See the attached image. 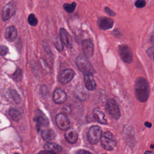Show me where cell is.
<instances>
[{
  "instance_id": "7402d4cb",
  "label": "cell",
  "mask_w": 154,
  "mask_h": 154,
  "mask_svg": "<svg viewBox=\"0 0 154 154\" xmlns=\"http://www.w3.org/2000/svg\"><path fill=\"white\" fill-rule=\"evenodd\" d=\"M8 112H9L10 116L14 121L18 122L21 118V114L17 109L15 108H11L9 110Z\"/></svg>"
},
{
  "instance_id": "e0dca14e",
  "label": "cell",
  "mask_w": 154,
  "mask_h": 154,
  "mask_svg": "<svg viewBox=\"0 0 154 154\" xmlns=\"http://www.w3.org/2000/svg\"><path fill=\"white\" fill-rule=\"evenodd\" d=\"M4 35L7 40L10 42L14 41L17 35V31L16 27L14 26H8L5 29Z\"/></svg>"
},
{
  "instance_id": "8992f818",
  "label": "cell",
  "mask_w": 154,
  "mask_h": 154,
  "mask_svg": "<svg viewBox=\"0 0 154 154\" xmlns=\"http://www.w3.org/2000/svg\"><path fill=\"white\" fill-rule=\"evenodd\" d=\"M16 5L13 2H8L5 5L2 11V19L6 21L11 18L16 13Z\"/></svg>"
},
{
  "instance_id": "44dd1931",
  "label": "cell",
  "mask_w": 154,
  "mask_h": 154,
  "mask_svg": "<svg viewBox=\"0 0 154 154\" xmlns=\"http://www.w3.org/2000/svg\"><path fill=\"white\" fill-rule=\"evenodd\" d=\"M44 148L45 150L51 151L54 153H57V152H60L62 150V147L55 143H47L45 144Z\"/></svg>"
},
{
  "instance_id": "277c9868",
  "label": "cell",
  "mask_w": 154,
  "mask_h": 154,
  "mask_svg": "<svg viewBox=\"0 0 154 154\" xmlns=\"http://www.w3.org/2000/svg\"><path fill=\"white\" fill-rule=\"evenodd\" d=\"M102 137V129L99 126H91L88 132L87 138L89 142L92 144H97Z\"/></svg>"
},
{
  "instance_id": "836d02e7",
  "label": "cell",
  "mask_w": 154,
  "mask_h": 154,
  "mask_svg": "<svg viewBox=\"0 0 154 154\" xmlns=\"http://www.w3.org/2000/svg\"><path fill=\"white\" fill-rule=\"evenodd\" d=\"M41 91H42L43 94H46V91L48 92V88L45 85H43L41 88Z\"/></svg>"
},
{
  "instance_id": "3957f363",
  "label": "cell",
  "mask_w": 154,
  "mask_h": 154,
  "mask_svg": "<svg viewBox=\"0 0 154 154\" xmlns=\"http://www.w3.org/2000/svg\"><path fill=\"white\" fill-rule=\"evenodd\" d=\"M100 143L102 146L105 150H111L116 147L117 140L112 134L109 132H106L101 137Z\"/></svg>"
},
{
  "instance_id": "e575fe53",
  "label": "cell",
  "mask_w": 154,
  "mask_h": 154,
  "mask_svg": "<svg viewBox=\"0 0 154 154\" xmlns=\"http://www.w3.org/2000/svg\"><path fill=\"white\" fill-rule=\"evenodd\" d=\"M144 125H145V126H147V128H150V127L152 126V124H151L150 123H149V122H145Z\"/></svg>"
},
{
  "instance_id": "5bb4252c",
  "label": "cell",
  "mask_w": 154,
  "mask_h": 154,
  "mask_svg": "<svg viewBox=\"0 0 154 154\" xmlns=\"http://www.w3.org/2000/svg\"><path fill=\"white\" fill-rule=\"evenodd\" d=\"M97 24L101 29L107 30L111 29L114 25V21L109 17H101L98 19Z\"/></svg>"
},
{
  "instance_id": "4dcf8cb0",
  "label": "cell",
  "mask_w": 154,
  "mask_h": 154,
  "mask_svg": "<svg viewBox=\"0 0 154 154\" xmlns=\"http://www.w3.org/2000/svg\"><path fill=\"white\" fill-rule=\"evenodd\" d=\"M147 54L149 55H153V58L154 60V46L150 48L148 51H147Z\"/></svg>"
},
{
  "instance_id": "d590c367",
  "label": "cell",
  "mask_w": 154,
  "mask_h": 154,
  "mask_svg": "<svg viewBox=\"0 0 154 154\" xmlns=\"http://www.w3.org/2000/svg\"><path fill=\"white\" fill-rule=\"evenodd\" d=\"M144 154H154V152H152V151H146Z\"/></svg>"
},
{
  "instance_id": "f35d334b",
  "label": "cell",
  "mask_w": 154,
  "mask_h": 154,
  "mask_svg": "<svg viewBox=\"0 0 154 154\" xmlns=\"http://www.w3.org/2000/svg\"><path fill=\"white\" fill-rule=\"evenodd\" d=\"M103 154H108V153H103Z\"/></svg>"
},
{
  "instance_id": "8d00e7d4",
  "label": "cell",
  "mask_w": 154,
  "mask_h": 154,
  "mask_svg": "<svg viewBox=\"0 0 154 154\" xmlns=\"http://www.w3.org/2000/svg\"><path fill=\"white\" fill-rule=\"evenodd\" d=\"M150 41H151L152 42H154V34H153V35H152V37H151V40H150Z\"/></svg>"
},
{
  "instance_id": "ffe728a7",
  "label": "cell",
  "mask_w": 154,
  "mask_h": 154,
  "mask_svg": "<svg viewBox=\"0 0 154 154\" xmlns=\"http://www.w3.org/2000/svg\"><path fill=\"white\" fill-rule=\"evenodd\" d=\"M56 136L55 132L50 129H46L42 132V137L45 141H50L53 140Z\"/></svg>"
},
{
  "instance_id": "7a4b0ae2",
  "label": "cell",
  "mask_w": 154,
  "mask_h": 154,
  "mask_svg": "<svg viewBox=\"0 0 154 154\" xmlns=\"http://www.w3.org/2000/svg\"><path fill=\"white\" fill-rule=\"evenodd\" d=\"M75 64L78 69L84 75L93 73L94 69L85 55H79L75 59Z\"/></svg>"
},
{
  "instance_id": "484cf974",
  "label": "cell",
  "mask_w": 154,
  "mask_h": 154,
  "mask_svg": "<svg viewBox=\"0 0 154 154\" xmlns=\"http://www.w3.org/2000/svg\"><path fill=\"white\" fill-rule=\"evenodd\" d=\"M22 72L20 69H17L13 75V78L16 81H19L22 78Z\"/></svg>"
},
{
  "instance_id": "1f68e13d",
  "label": "cell",
  "mask_w": 154,
  "mask_h": 154,
  "mask_svg": "<svg viewBox=\"0 0 154 154\" xmlns=\"http://www.w3.org/2000/svg\"><path fill=\"white\" fill-rule=\"evenodd\" d=\"M76 154H91V153H90L89 152L87 151V150H78Z\"/></svg>"
},
{
  "instance_id": "d6a6232c",
  "label": "cell",
  "mask_w": 154,
  "mask_h": 154,
  "mask_svg": "<svg viewBox=\"0 0 154 154\" xmlns=\"http://www.w3.org/2000/svg\"><path fill=\"white\" fill-rule=\"evenodd\" d=\"M37 154H56V153H54V152H52L48 151V150H44V151H41Z\"/></svg>"
},
{
  "instance_id": "9c48e42d",
  "label": "cell",
  "mask_w": 154,
  "mask_h": 154,
  "mask_svg": "<svg viewBox=\"0 0 154 154\" xmlns=\"http://www.w3.org/2000/svg\"><path fill=\"white\" fill-rule=\"evenodd\" d=\"M55 122L57 126L62 130H66L70 127V121L67 116L64 113L57 114L55 117Z\"/></svg>"
},
{
  "instance_id": "f1b7e54d",
  "label": "cell",
  "mask_w": 154,
  "mask_h": 154,
  "mask_svg": "<svg viewBox=\"0 0 154 154\" xmlns=\"http://www.w3.org/2000/svg\"><path fill=\"white\" fill-rule=\"evenodd\" d=\"M135 5L137 8H143L146 5V1L144 0H137L136 1Z\"/></svg>"
},
{
  "instance_id": "30bf717a",
  "label": "cell",
  "mask_w": 154,
  "mask_h": 154,
  "mask_svg": "<svg viewBox=\"0 0 154 154\" xmlns=\"http://www.w3.org/2000/svg\"><path fill=\"white\" fill-rule=\"evenodd\" d=\"M75 76V72L71 69H67L62 71L58 76L59 81L63 84H67L72 81Z\"/></svg>"
},
{
  "instance_id": "603a6c76",
  "label": "cell",
  "mask_w": 154,
  "mask_h": 154,
  "mask_svg": "<svg viewBox=\"0 0 154 154\" xmlns=\"http://www.w3.org/2000/svg\"><path fill=\"white\" fill-rule=\"evenodd\" d=\"M10 97L12 98V99L17 103H20V97L17 91L14 90H10Z\"/></svg>"
},
{
  "instance_id": "d6986e66",
  "label": "cell",
  "mask_w": 154,
  "mask_h": 154,
  "mask_svg": "<svg viewBox=\"0 0 154 154\" xmlns=\"http://www.w3.org/2000/svg\"><path fill=\"white\" fill-rule=\"evenodd\" d=\"M93 115L94 119L101 124L106 123V119L104 113L98 108H96L93 111Z\"/></svg>"
},
{
  "instance_id": "7c38bea8",
  "label": "cell",
  "mask_w": 154,
  "mask_h": 154,
  "mask_svg": "<svg viewBox=\"0 0 154 154\" xmlns=\"http://www.w3.org/2000/svg\"><path fill=\"white\" fill-rule=\"evenodd\" d=\"M53 100L56 103H63L67 100V94L63 90L57 88L54 92Z\"/></svg>"
},
{
  "instance_id": "4316f807",
  "label": "cell",
  "mask_w": 154,
  "mask_h": 154,
  "mask_svg": "<svg viewBox=\"0 0 154 154\" xmlns=\"http://www.w3.org/2000/svg\"><path fill=\"white\" fill-rule=\"evenodd\" d=\"M54 44L57 49L59 51H62L63 50V45H62V42L60 38H57L55 39V41L54 42Z\"/></svg>"
},
{
  "instance_id": "f546056e",
  "label": "cell",
  "mask_w": 154,
  "mask_h": 154,
  "mask_svg": "<svg viewBox=\"0 0 154 154\" xmlns=\"http://www.w3.org/2000/svg\"><path fill=\"white\" fill-rule=\"evenodd\" d=\"M105 12H106L107 14H108L110 15V16H115V13H114L112 10H111L109 7H106L105 8Z\"/></svg>"
},
{
  "instance_id": "ac0fdd59",
  "label": "cell",
  "mask_w": 154,
  "mask_h": 154,
  "mask_svg": "<svg viewBox=\"0 0 154 154\" xmlns=\"http://www.w3.org/2000/svg\"><path fill=\"white\" fill-rule=\"evenodd\" d=\"M64 137L66 140L71 144H73L76 142L78 140V134L75 130L72 128H68L64 134Z\"/></svg>"
},
{
  "instance_id": "9a60e30c",
  "label": "cell",
  "mask_w": 154,
  "mask_h": 154,
  "mask_svg": "<svg viewBox=\"0 0 154 154\" xmlns=\"http://www.w3.org/2000/svg\"><path fill=\"white\" fill-rule=\"evenodd\" d=\"M84 84L85 88L90 91L94 90L96 88V84L95 80L94 79L93 73H88L84 75Z\"/></svg>"
},
{
  "instance_id": "d4e9b609",
  "label": "cell",
  "mask_w": 154,
  "mask_h": 154,
  "mask_svg": "<svg viewBox=\"0 0 154 154\" xmlns=\"http://www.w3.org/2000/svg\"><path fill=\"white\" fill-rule=\"evenodd\" d=\"M28 22L29 24L31 26H35L38 23L37 19L36 18V17L34 14H30L29 15L28 17Z\"/></svg>"
},
{
  "instance_id": "cb8c5ba5",
  "label": "cell",
  "mask_w": 154,
  "mask_h": 154,
  "mask_svg": "<svg viewBox=\"0 0 154 154\" xmlns=\"http://www.w3.org/2000/svg\"><path fill=\"white\" fill-rule=\"evenodd\" d=\"M76 7V3L72 2V4H67L66 3L63 5V8L65 11H66L67 13H72Z\"/></svg>"
},
{
  "instance_id": "83f0119b",
  "label": "cell",
  "mask_w": 154,
  "mask_h": 154,
  "mask_svg": "<svg viewBox=\"0 0 154 154\" xmlns=\"http://www.w3.org/2000/svg\"><path fill=\"white\" fill-rule=\"evenodd\" d=\"M8 52V49L7 46L4 45H0V55L2 56H5Z\"/></svg>"
},
{
  "instance_id": "8fae6325",
  "label": "cell",
  "mask_w": 154,
  "mask_h": 154,
  "mask_svg": "<svg viewBox=\"0 0 154 154\" xmlns=\"http://www.w3.org/2000/svg\"><path fill=\"white\" fill-rule=\"evenodd\" d=\"M82 49L84 55L87 58H91L93 56L94 53V46L90 40L86 39L82 42Z\"/></svg>"
},
{
  "instance_id": "4fadbf2b",
  "label": "cell",
  "mask_w": 154,
  "mask_h": 154,
  "mask_svg": "<svg viewBox=\"0 0 154 154\" xmlns=\"http://www.w3.org/2000/svg\"><path fill=\"white\" fill-rule=\"evenodd\" d=\"M60 36L62 43L68 48H72L73 46L72 39L69 32L64 28L60 29Z\"/></svg>"
},
{
  "instance_id": "ba28073f",
  "label": "cell",
  "mask_w": 154,
  "mask_h": 154,
  "mask_svg": "<svg viewBox=\"0 0 154 154\" xmlns=\"http://www.w3.org/2000/svg\"><path fill=\"white\" fill-rule=\"evenodd\" d=\"M38 131H40L42 128L47 127L49 125V120L46 116L41 111H38L34 118Z\"/></svg>"
},
{
  "instance_id": "2e32d148",
  "label": "cell",
  "mask_w": 154,
  "mask_h": 154,
  "mask_svg": "<svg viewBox=\"0 0 154 154\" xmlns=\"http://www.w3.org/2000/svg\"><path fill=\"white\" fill-rule=\"evenodd\" d=\"M75 94V96L81 101H85L87 100L89 97V94L87 90V88L81 85L78 86L76 88Z\"/></svg>"
},
{
  "instance_id": "74e56055",
  "label": "cell",
  "mask_w": 154,
  "mask_h": 154,
  "mask_svg": "<svg viewBox=\"0 0 154 154\" xmlns=\"http://www.w3.org/2000/svg\"><path fill=\"white\" fill-rule=\"evenodd\" d=\"M14 154H19V153H14Z\"/></svg>"
},
{
  "instance_id": "52a82bcc",
  "label": "cell",
  "mask_w": 154,
  "mask_h": 154,
  "mask_svg": "<svg viewBox=\"0 0 154 154\" xmlns=\"http://www.w3.org/2000/svg\"><path fill=\"white\" fill-rule=\"evenodd\" d=\"M119 55L122 60L126 63H130L132 61V53L130 48L126 45H120L119 48Z\"/></svg>"
},
{
  "instance_id": "6da1fadb",
  "label": "cell",
  "mask_w": 154,
  "mask_h": 154,
  "mask_svg": "<svg viewBox=\"0 0 154 154\" xmlns=\"http://www.w3.org/2000/svg\"><path fill=\"white\" fill-rule=\"evenodd\" d=\"M135 94L138 100L145 102L149 96V85L148 81L143 77H138L136 79L135 85Z\"/></svg>"
},
{
  "instance_id": "5b68a950",
  "label": "cell",
  "mask_w": 154,
  "mask_h": 154,
  "mask_svg": "<svg viewBox=\"0 0 154 154\" xmlns=\"http://www.w3.org/2000/svg\"><path fill=\"white\" fill-rule=\"evenodd\" d=\"M106 108L109 114L114 119H118L120 117V111L116 101L113 99H109L107 101Z\"/></svg>"
}]
</instances>
